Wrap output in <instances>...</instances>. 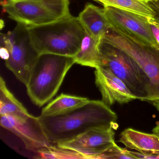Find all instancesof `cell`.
I'll use <instances>...</instances> for the list:
<instances>
[{
    "instance_id": "e0dca14e",
    "label": "cell",
    "mask_w": 159,
    "mask_h": 159,
    "mask_svg": "<svg viewBox=\"0 0 159 159\" xmlns=\"http://www.w3.org/2000/svg\"><path fill=\"white\" fill-rule=\"evenodd\" d=\"M27 110L7 87L2 77L0 78V116L27 115Z\"/></svg>"
},
{
    "instance_id": "6da1fadb",
    "label": "cell",
    "mask_w": 159,
    "mask_h": 159,
    "mask_svg": "<svg viewBox=\"0 0 159 159\" xmlns=\"http://www.w3.org/2000/svg\"><path fill=\"white\" fill-rule=\"evenodd\" d=\"M39 118L53 145L69 141L96 127L110 126L116 130L118 127L117 115L102 100H90L67 113Z\"/></svg>"
},
{
    "instance_id": "30bf717a",
    "label": "cell",
    "mask_w": 159,
    "mask_h": 159,
    "mask_svg": "<svg viewBox=\"0 0 159 159\" xmlns=\"http://www.w3.org/2000/svg\"><path fill=\"white\" fill-rule=\"evenodd\" d=\"M114 134L111 127H96L71 140L56 145L80 152L85 159H102L104 152L115 144Z\"/></svg>"
},
{
    "instance_id": "d6986e66",
    "label": "cell",
    "mask_w": 159,
    "mask_h": 159,
    "mask_svg": "<svg viewBox=\"0 0 159 159\" xmlns=\"http://www.w3.org/2000/svg\"><path fill=\"white\" fill-rule=\"evenodd\" d=\"M149 3L155 13L153 18L159 24V0H149Z\"/></svg>"
},
{
    "instance_id": "52a82bcc",
    "label": "cell",
    "mask_w": 159,
    "mask_h": 159,
    "mask_svg": "<svg viewBox=\"0 0 159 159\" xmlns=\"http://www.w3.org/2000/svg\"><path fill=\"white\" fill-rule=\"evenodd\" d=\"M1 44L9 51L7 67L25 85L39 55L33 48L26 27L17 24L13 31L1 34Z\"/></svg>"
},
{
    "instance_id": "5bb4252c",
    "label": "cell",
    "mask_w": 159,
    "mask_h": 159,
    "mask_svg": "<svg viewBox=\"0 0 159 159\" xmlns=\"http://www.w3.org/2000/svg\"><path fill=\"white\" fill-rule=\"evenodd\" d=\"M86 98L62 93L43 108L41 115L56 116L67 113L87 104Z\"/></svg>"
},
{
    "instance_id": "2e32d148",
    "label": "cell",
    "mask_w": 159,
    "mask_h": 159,
    "mask_svg": "<svg viewBox=\"0 0 159 159\" xmlns=\"http://www.w3.org/2000/svg\"><path fill=\"white\" fill-rule=\"evenodd\" d=\"M103 5L133 13L146 17L154 18L155 13L149 0H93Z\"/></svg>"
},
{
    "instance_id": "4fadbf2b",
    "label": "cell",
    "mask_w": 159,
    "mask_h": 159,
    "mask_svg": "<svg viewBox=\"0 0 159 159\" xmlns=\"http://www.w3.org/2000/svg\"><path fill=\"white\" fill-rule=\"evenodd\" d=\"M119 142L130 150L146 154H159V136L133 128L125 129L120 135Z\"/></svg>"
},
{
    "instance_id": "ba28073f",
    "label": "cell",
    "mask_w": 159,
    "mask_h": 159,
    "mask_svg": "<svg viewBox=\"0 0 159 159\" xmlns=\"http://www.w3.org/2000/svg\"><path fill=\"white\" fill-rule=\"evenodd\" d=\"M104 10L111 29L135 42L157 49L148 17L112 7H104Z\"/></svg>"
},
{
    "instance_id": "7402d4cb",
    "label": "cell",
    "mask_w": 159,
    "mask_h": 159,
    "mask_svg": "<svg viewBox=\"0 0 159 159\" xmlns=\"http://www.w3.org/2000/svg\"><path fill=\"white\" fill-rule=\"evenodd\" d=\"M152 104L156 108L157 110L159 111V102H154V103H152Z\"/></svg>"
},
{
    "instance_id": "7c38bea8",
    "label": "cell",
    "mask_w": 159,
    "mask_h": 159,
    "mask_svg": "<svg viewBox=\"0 0 159 159\" xmlns=\"http://www.w3.org/2000/svg\"><path fill=\"white\" fill-rule=\"evenodd\" d=\"M77 17L85 32L99 43L110 29L104 8L92 3H87Z\"/></svg>"
},
{
    "instance_id": "3957f363",
    "label": "cell",
    "mask_w": 159,
    "mask_h": 159,
    "mask_svg": "<svg viewBox=\"0 0 159 159\" xmlns=\"http://www.w3.org/2000/svg\"><path fill=\"white\" fill-rule=\"evenodd\" d=\"M74 64L72 57L52 54L39 55L25 84L32 102L41 107L50 101L57 93L66 75Z\"/></svg>"
},
{
    "instance_id": "ac0fdd59",
    "label": "cell",
    "mask_w": 159,
    "mask_h": 159,
    "mask_svg": "<svg viewBox=\"0 0 159 159\" xmlns=\"http://www.w3.org/2000/svg\"><path fill=\"white\" fill-rule=\"evenodd\" d=\"M148 22L156 42L157 49L159 50V24L152 17H148Z\"/></svg>"
},
{
    "instance_id": "44dd1931",
    "label": "cell",
    "mask_w": 159,
    "mask_h": 159,
    "mask_svg": "<svg viewBox=\"0 0 159 159\" xmlns=\"http://www.w3.org/2000/svg\"><path fill=\"white\" fill-rule=\"evenodd\" d=\"M152 133L153 134H156V135L159 136V123L156 125L152 130Z\"/></svg>"
},
{
    "instance_id": "8992f818",
    "label": "cell",
    "mask_w": 159,
    "mask_h": 159,
    "mask_svg": "<svg viewBox=\"0 0 159 159\" xmlns=\"http://www.w3.org/2000/svg\"><path fill=\"white\" fill-rule=\"evenodd\" d=\"M101 42L113 45L127 53L136 62L150 81L148 102H159V50L135 42L110 29Z\"/></svg>"
},
{
    "instance_id": "7a4b0ae2",
    "label": "cell",
    "mask_w": 159,
    "mask_h": 159,
    "mask_svg": "<svg viewBox=\"0 0 159 159\" xmlns=\"http://www.w3.org/2000/svg\"><path fill=\"white\" fill-rule=\"evenodd\" d=\"M33 48L39 55L52 54L74 57L84 36L78 17L72 15L43 25L27 27Z\"/></svg>"
},
{
    "instance_id": "9c48e42d",
    "label": "cell",
    "mask_w": 159,
    "mask_h": 159,
    "mask_svg": "<svg viewBox=\"0 0 159 159\" xmlns=\"http://www.w3.org/2000/svg\"><path fill=\"white\" fill-rule=\"evenodd\" d=\"M2 127L22 140L29 150L37 152L53 145L49 140L39 117L27 115H4L0 117Z\"/></svg>"
},
{
    "instance_id": "5b68a950",
    "label": "cell",
    "mask_w": 159,
    "mask_h": 159,
    "mask_svg": "<svg viewBox=\"0 0 159 159\" xmlns=\"http://www.w3.org/2000/svg\"><path fill=\"white\" fill-rule=\"evenodd\" d=\"M9 18L26 27L43 25L71 15L70 0H4Z\"/></svg>"
},
{
    "instance_id": "277c9868",
    "label": "cell",
    "mask_w": 159,
    "mask_h": 159,
    "mask_svg": "<svg viewBox=\"0 0 159 159\" xmlns=\"http://www.w3.org/2000/svg\"><path fill=\"white\" fill-rule=\"evenodd\" d=\"M99 50L100 66L108 69L120 79L137 99L148 101L150 81L136 62L124 51L103 42Z\"/></svg>"
},
{
    "instance_id": "8fae6325",
    "label": "cell",
    "mask_w": 159,
    "mask_h": 159,
    "mask_svg": "<svg viewBox=\"0 0 159 159\" xmlns=\"http://www.w3.org/2000/svg\"><path fill=\"white\" fill-rule=\"evenodd\" d=\"M95 84L102 95V100L109 107L116 102L126 104L137 99L125 84L107 68H95Z\"/></svg>"
},
{
    "instance_id": "9a60e30c",
    "label": "cell",
    "mask_w": 159,
    "mask_h": 159,
    "mask_svg": "<svg viewBox=\"0 0 159 159\" xmlns=\"http://www.w3.org/2000/svg\"><path fill=\"white\" fill-rule=\"evenodd\" d=\"M99 45V43L94 40L85 32L80 50L74 57L75 64L95 68L100 66Z\"/></svg>"
},
{
    "instance_id": "ffe728a7",
    "label": "cell",
    "mask_w": 159,
    "mask_h": 159,
    "mask_svg": "<svg viewBox=\"0 0 159 159\" xmlns=\"http://www.w3.org/2000/svg\"><path fill=\"white\" fill-rule=\"evenodd\" d=\"M0 55L2 58L5 61L9 58L10 54H9V51L6 47L4 46L1 47L0 49Z\"/></svg>"
}]
</instances>
